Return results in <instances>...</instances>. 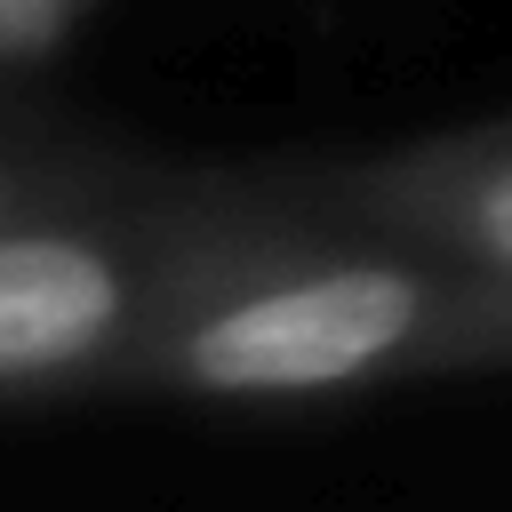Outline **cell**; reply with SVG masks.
<instances>
[{"label": "cell", "instance_id": "obj_3", "mask_svg": "<svg viewBox=\"0 0 512 512\" xmlns=\"http://www.w3.org/2000/svg\"><path fill=\"white\" fill-rule=\"evenodd\" d=\"M480 232H488V248L512 264V168H504V176L480 192Z\"/></svg>", "mask_w": 512, "mask_h": 512}, {"label": "cell", "instance_id": "obj_1", "mask_svg": "<svg viewBox=\"0 0 512 512\" xmlns=\"http://www.w3.org/2000/svg\"><path fill=\"white\" fill-rule=\"evenodd\" d=\"M408 328H416V288L400 272H320L216 312L184 360L208 392H320L384 360Z\"/></svg>", "mask_w": 512, "mask_h": 512}, {"label": "cell", "instance_id": "obj_2", "mask_svg": "<svg viewBox=\"0 0 512 512\" xmlns=\"http://www.w3.org/2000/svg\"><path fill=\"white\" fill-rule=\"evenodd\" d=\"M120 320V280L72 240H0V376L64 368Z\"/></svg>", "mask_w": 512, "mask_h": 512}, {"label": "cell", "instance_id": "obj_4", "mask_svg": "<svg viewBox=\"0 0 512 512\" xmlns=\"http://www.w3.org/2000/svg\"><path fill=\"white\" fill-rule=\"evenodd\" d=\"M16 24H32V0H0V32H16Z\"/></svg>", "mask_w": 512, "mask_h": 512}]
</instances>
